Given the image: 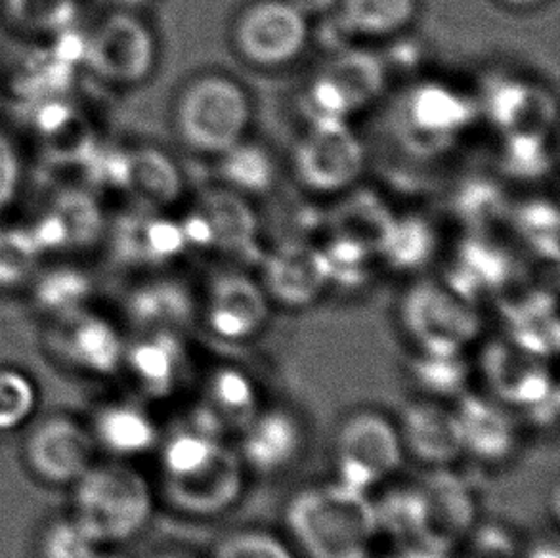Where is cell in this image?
<instances>
[{
	"instance_id": "1",
	"label": "cell",
	"mask_w": 560,
	"mask_h": 558,
	"mask_svg": "<svg viewBox=\"0 0 560 558\" xmlns=\"http://www.w3.org/2000/svg\"><path fill=\"white\" fill-rule=\"evenodd\" d=\"M285 522L308 558H370L378 536L368 491L339 480L299 491L289 501Z\"/></svg>"
},
{
	"instance_id": "2",
	"label": "cell",
	"mask_w": 560,
	"mask_h": 558,
	"mask_svg": "<svg viewBox=\"0 0 560 558\" xmlns=\"http://www.w3.org/2000/svg\"><path fill=\"white\" fill-rule=\"evenodd\" d=\"M243 467L240 455L222 440L189 427L178 430L163 444L161 453L165 498L180 513L211 519L242 498Z\"/></svg>"
},
{
	"instance_id": "3",
	"label": "cell",
	"mask_w": 560,
	"mask_h": 558,
	"mask_svg": "<svg viewBox=\"0 0 560 558\" xmlns=\"http://www.w3.org/2000/svg\"><path fill=\"white\" fill-rule=\"evenodd\" d=\"M253 123V100L237 79L205 71L184 84L175 107L176 137L188 150L219 158L247 138Z\"/></svg>"
},
{
	"instance_id": "4",
	"label": "cell",
	"mask_w": 560,
	"mask_h": 558,
	"mask_svg": "<svg viewBox=\"0 0 560 558\" xmlns=\"http://www.w3.org/2000/svg\"><path fill=\"white\" fill-rule=\"evenodd\" d=\"M153 513V491L127 463L92 465L73 484L71 514L96 544L117 545L137 537Z\"/></svg>"
},
{
	"instance_id": "5",
	"label": "cell",
	"mask_w": 560,
	"mask_h": 558,
	"mask_svg": "<svg viewBox=\"0 0 560 558\" xmlns=\"http://www.w3.org/2000/svg\"><path fill=\"white\" fill-rule=\"evenodd\" d=\"M81 56L89 73L115 89L145 83L160 61V43L142 12L107 10L84 33Z\"/></svg>"
},
{
	"instance_id": "6",
	"label": "cell",
	"mask_w": 560,
	"mask_h": 558,
	"mask_svg": "<svg viewBox=\"0 0 560 558\" xmlns=\"http://www.w3.org/2000/svg\"><path fill=\"white\" fill-rule=\"evenodd\" d=\"M400 324L419 352L429 354H463L482 329L478 306L444 279H419L406 289Z\"/></svg>"
},
{
	"instance_id": "7",
	"label": "cell",
	"mask_w": 560,
	"mask_h": 558,
	"mask_svg": "<svg viewBox=\"0 0 560 558\" xmlns=\"http://www.w3.org/2000/svg\"><path fill=\"white\" fill-rule=\"evenodd\" d=\"M385 61L365 48H341L314 73L303 94L306 121H352L385 92Z\"/></svg>"
},
{
	"instance_id": "8",
	"label": "cell",
	"mask_w": 560,
	"mask_h": 558,
	"mask_svg": "<svg viewBox=\"0 0 560 558\" xmlns=\"http://www.w3.org/2000/svg\"><path fill=\"white\" fill-rule=\"evenodd\" d=\"M365 163L364 142L347 121H306L293 150L296 181L322 197H339L357 188Z\"/></svg>"
},
{
	"instance_id": "9",
	"label": "cell",
	"mask_w": 560,
	"mask_h": 558,
	"mask_svg": "<svg viewBox=\"0 0 560 558\" xmlns=\"http://www.w3.org/2000/svg\"><path fill=\"white\" fill-rule=\"evenodd\" d=\"M311 23L289 0H250L235 14L230 40L250 68H288L311 43Z\"/></svg>"
},
{
	"instance_id": "10",
	"label": "cell",
	"mask_w": 560,
	"mask_h": 558,
	"mask_svg": "<svg viewBox=\"0 0 560 558\" xmlns=\"http://www.w3.org/2000/svg\"><path fill=\"white\" fill-rule=\"evenodd\" d=\"M478 104L442 81L411 86L396 112V130L409 151L439 155L452 148L477 121Z\"/></svg>"
},
{
	"instance_id": "11",
	"label": "cell",
	"mask_w": 560,
	"mask_h": 558,
	"mask_svg": "<svg viewBox=\"0 0 560 558\" xmlns=\"http://www.w3.org/2000/svg\"><path fill=\"white\" fill-rule=\"evenodd\" d=\"M400 432L377 411H357L335 437L337 480L370 491L401 467Z\"/></svg>"
},
{
	"instance_id": "12",
	"label": "cell",
	"mask_w": 560,
	"mask_h": 558,
	"mask_svg": "<svg viewBox=\"0 0 560 558\" xmlns=\"http://www.w3.org/2000/svg\"><path fill=\"white\" fill-rule=\"evenodd\" d=\"M94 452L91 429L61 414L38 421L23 444L31 473L52 486H73L94 465Z\"/></svg>"
},
{
	"instance_id": "13",
	"label": "cell",
	"mask_w": 560,
	"mask_h": 558,
	"mask_svg": "<svg viewBox=\"0 0 560 558\" xmlns=\"http://www.w3.org/2000/svg\"><path fill=\"white\" fill-rule=\"evenodd\" d=\"M180 226L188 247L226 255H242L255 247L258 237L257 214L249 197L224 186L207 191L180 220Z\"/></svg>"
},
{
	"instance_id": "14",
	"label": "cell",
	"mask_w": 560,
	"mask_h": 558,
	"mask_svg": "<svg viewBox=\"0 0 560 558\" xmlns=\"http://www.w3.org/2000/svg\"><path fill=\"white\" fill-rule=\"evenodd\" d=\"M270 301L285 309H308L331 287L324 247L308 242H283L262 260V279Z\"/></svg>"
},
{
	"instance_id": "15",
	"label": "cell",
	"mask_w": 560,
	"mask_h": 558,
	"mask_svg": "<svg viewBox=\"0 0 560 558\" xmlns=\"http://www.w3.org/2000/svg\"><path fill=\"white\" fill-rule=\"evenodd\" d=\"M421 493V528L417 545L450 553L469 534L477 503L463 478L439 467L417 484Z\"/></svg>"
},
{
	"instance_id": "16",
	"label": "cell",
	"mask_w": 560,
	"mask_h": 558,
	"mask_svg": "<svg viewBox=\"0 0 560 558\" xmlns=\"http://www.w3.org/2000/svg\"><path fill=\"white\" fill-rule=\"evenodd\" d=\"M478 114L485 115L501 137L553 135L557 102L541 84L521 77H493L486 84Z\"/></svg>"
},
{
	"instance_id": "17",
	"label": "cell",
	"mask_w": 560,
	"mask_h": 558,
	"mask_svg": "<svg viewBox=\"0 0 560 558\" xmlns=\"http://www.w3.org/2000/svg\"><path fill=\"white\" fill-rule=\"evenodd\" d=\"M270 302L262 283L249 274L222 272L207 287L205 322L220 339H250L268 322Z\"/></svg>"
},
{
	"instance_id": "18",
	"label": "cell",
	"mask_w": 560,
	"mask_h": 558,
	"mask_svg": "<svg viewBox=\"0 0 560 558\" xmlns=\"http://www.w3.org/2000/svg\"><path fill=\"white\" fill-rule=\"evenodd\" d=\"M482 373L495 400L523 411L559 391L547 360L509 340H495L486 347Z\"/></svg>"
},
{
	"instance_id": "19",
	"label": "cell",
	"mask_w": 560,
	"mask_h": 558,
	"mask_svg": "<svg viewBox=\"0 0 560 558\" xmlns=\"http://www.w3.org/2000/svg\"><path fill=\"white\" fill-rule=\"evenodd\" d=\"M258 411L257 388L242 370L219 368L205 383L203 393L189 416V429L222 440L242 434Z\"/></svg>"
},
{
	"instance_id": "20",
	"label": "cell",
	"mask_w": 560,
	"mask_h": 558,
	"mask_svg": "<svg viewBox=\"0 0 560 558\" xmlns=\"http://www.w3.org/2000/svg\"><path fill=\"white\" fill-rule=\"evenodd\" d=\"M56 352L75 370L112 375L122 368L127 342L114 322L86 309L56 319Z\"/></svg>"
},
{
	"instance_id": "21",
	"label": "cell",
	"mask_w": 560,
	"mask_h": 558,
	"mask_svg": "<svg viewBox=\"0 0 560 558\" xmlns=\"http://www.w3.org/2000/svg\"><path fill=\"white\" fill-rule=\"evenodd\" d=\"M114 184L137 209L167 211L183 197L184 176L168 153L152 146L122 151L115 158Z\"/></svg>"
},
{
	"instance_id": "22",
	"label": "cell",
	"mask_w": 560,
	"mask_h": 558,
	"mask_svg": "<svg viewBox=\"0 0 560 558\" xmlns=\"http://www.w3.org/2000/svg\"><path fill=\"white\" fill-rule=\"evenodd\" d=\"M470 234L463 242L447 268V286L463 299L478 306L480 302L501 293L515 279V260L505 247L488 237Z\"/></svg>"
},
{
	"instance_id": "23",
	"label": "cell",
	"mask_w": 560,
	"mask_h": 558,
	"mask_svg": "<svg viewBox=\"0 0 560 558\" xmlns=\"http://www.w3.org/2000/svg\"><path fill=\"white\" fill-rule=\"evenodd\" d=\"M122 368L150 398H168L180 388L188 371V354L176 333H140L127 342Z\"/></svg>"
},
{
	"instance_id": "24",
	"label": "cell",
	"mask_w": 560,
	"mask_h": 558,
	"mask_svg": "<svg viewBox=\"0 0 560 558\" xmlns=\"http://www.w3.org/2000/svg\"><path fill=\"white\" fill-rule=\"evenodd\" d=\"M398 432L404 452L432 467H446L463 455L457 414L434 402H413L406 406Z\"/></svg>"
},
{
	"instance_id": "25",
	"label": "cell",
	"mask_w": 560,
	"mask_h": 558,
	"mask_svg": "<svg viewBox=\"0 0 560 558\" xmlns=\"http://www.w3.org/2000/svg\"><path fill=\"white\" fill-rule=\"evenodd\" d=\"M115 253L130 266H163L188 249L180 220L137 209L115 230Z\"/></svg>"
},
{
	"instance_id": "26",
	"label": "cell",
	"mask_w": 560,
	"mask_h": 558,
	"mask_svg": "<svg viewBox=\"0 0 560 558\" xmlns=\"http://www.w3.org/2000/svg\"><path fill=\"white\" fill-rule=\"evenodd\" d=\"M46 255L52 251L89 247L104 232V219L96 199L79 191L52 197L35 224H31Z\"/></svg>"
},
{
	"instance_id": "27",
	"label": "cell",
	"mask_w": 560,
	"mask_h": 558,
	"mask_svg": "<svg viewBox=\"0 0 560 558\" xmlns=\"http://www.w3.org/2000/svg\"><path fill=\"white\" fill-rule=\"evenodd\" d=\"M463 453L482 463L509 460L518 444L515 419L500 404L478 394H462L457 404Z\"/></svg>"
},
{
	"instance_id": "28",
	"label": "cell",
	"mask_w": 560,
	"mask_h": 558,
	"mask_svg": "<svg viewBox=\"0 0 560 558\" xmlns=\"http://www.w3.org/2000/svg\"><path fill=\"white\" fill-rule=\"evenodd\" d=\"M303 445V430L285 409L258 411L243 429L240 460L258 475H276L288 468Z\"/></svg>"
},
{
	"instance_id": "29",
	"label": "cell",
	"mask_w": 560,
	"mask_h": 558,
	"mask_svg": "<svg viewBox=\"0 0 560 558\" xmlns=\"http://www.w3.org/2000/svg\"><path fill=\"white\" fill-rule=\"evenodd\" d=\"M127 314L140 333L180 335L194 322L196 299L176 279H152L130 293Z\"/></svg>"
},
{
	"instance_id": "30",
	"label": "cell",
	"mask_w": 560,
	"mask_h": 558,
	"mask_svg": "<svg viewBox=\"0 0 560 558\" xmlns=\"http://www.w3.org/2000/svg\"><path fill=\"white\" fill-rule=\"evenodd\" d=\"M394 220L393 211L375 194L352 188L339 196L329 217V234L335 240L372 251L381 258Z\"/></svg>"
},
{
	"instance_id": "31",
	"label": "cell",
	"mask_w": 560,
	"mask_h": 558,
	"mask_svg": "<svg viewBox=\"0 0 560 558\" xmlns=\"http://www.w3.org/2000/svg\"><path fill=\"white\" fill-rule=\"evenodd\" d=\"M91 434L96 447L117 460H130L150 452L160 440L152 416L130 402H112L92 419Z\"/></svg>"
},
{
	"instance_id": "32",
	"label": "cell",
	"mask_w": 560,
	"mask_h": 558,
	"mask_svg": "<svg viewBox=\"0 0 560 558\" xmlns=\"http://www.w3.org/2000/svg\"><path fill=\"white\" fill-rule=\"evenodd\" d=\"M508 340L544 360L559 352L560 329L557 299L547 291H532L503 310Z\"/></svg>"
},
{
	"instance_id": "33",
	"label": "cell",
	"mask_w": 560,
	"mask_h": 558,
	"mask_svg": "<svg viewBox=\"0 0 560 558\" xmlns=\"http://www.w3.org/2000/svg\"><path fill=\"white\" fill-rule=\"evenodd\" d=\"M419 7V0H341L334 18L347 37L385 40L406 33L416 22Z\"/></svg>"
},
{
	"instance_id": "34",
	"label": "cell",
	"mask_w": 560,
	"mask_h": 558,
	"mask_svg": "<svg viewBox=\"0 0 560 558\" xmlns=\"http://www.w3.org/2000/svg\"><path fill=\"white\" fill-rule=\"evenodd\" d=\"M30 286L37 309L54 322L83 312L91 302V278L75 266H56L52 270L40 268Z\"/></svg>"
},
{
	"instance_id": "35",
	"label": "cell",
	"mask_w": 560,
	"mask_h": 558,
	"mask_svg": "<svg viewBox=\"0 0 560 558\" xmlns=\"http://www.w3.org/2000/svg\"><path fill=\"white\" fill-rule=\"evenodd\" d=\"M217 159L222 186L234 189L242 196H262L276 182L272 155L258 143L242 140Z\"/></svg>"
},
{
	"instance_id": "36",
	"label": "cell",
	"mask_w": 560,
	"mask_h": 558,
	"mask_svg": "<svg viewBox=\"0 0 560 558\" xmlns=\"http://www.w3.org/2000/svg\"><path fill=\"white\" fill-rule=\"evenodd\" d=\"M2 7L8 20L23 33L58 38L75 27L81 0H2Z\"/></svg>"
},
{
	"instance_id": "37",
	"label": "cell",
	"mask_w": 560,
	"mask_h": 558,
	"mask_svg": "<svg viewBox=\"0 0 560 558\" xmlns=\"http://www.w3.org/2000/svg\"><path fill=\"white\" fill-rule=\"evenodd\" d=\"M436 249L439 237L431 222L421 217H396L381 260L398 272H417L431 263Z\"/></svg>"
},
{
	"instance_id": "38",
	"label": "cell",
	"mask_w": 560,
	"mask_h": 558,
	"mask_svg": "<svg viewBox=\"0 0 560 558\" xmlns=\"http://www.w3.org/2000/svg\"><path fill=\"white\" fill-rule=\"evenodd\" d=\"M45 257L33 228L0 224V291L30 286Z\"/></svg>"
},
{
	"instance_id": "39",
	"label": "cell",
	"mask_w": 560,
	"mask_h": 558,
	"mask_svg": "<svg viewBox=\"0 0 560 558\" xmlns=\"http://www.w3.org/2000/svg\"><path fill=\"white\" fill-rule=\"evenodd\" d=\"M454 212L470 234H490L495 224L509 219L511 204L500 184L470 178L455 194Z\"/></svg>"
},
{
	"instance_id": "40",
	"label": "cell",
	"mask_w": 560,
	"mask_h": 558,
	"mask_svg": "<svg viewBox=\"0 0 560 558\" xmlns=\"http://www.w3.org/2000/svg\"><path fill=\"white\" fill-rule=\"evenodd\" d=\"M518 240L541 260H559V211L547 199H528L511 205L509 219Z\"/></svg>"
},
{
	"instance_id": "41",
	"label": "cell",
	"mask_w": 560,
	"mask_h": 558,
	"mask_svg": "<svg viewBox=\"0 0 560 558\" xmlns=\"http://www.w3.org/2000/svg\"><path fill=\"white\" fill-rule=\"evenodd\" d=\"M501 138V165L513 178L538 181L553 168V135H511Z\"/></svg>"
},
{
	"instance_id": "42",
	"label": "cell",
	"mask_w": 560,
	"mask_h": 558,
	"mask_svg": "<svg viewBox=\"0 0 560 558\" xmlns=\"http://www.w3.org/2000/svg\"><path fill=\"white\" fill-rule=\"evenodd\" d=\"M411 373L417 385L440 398L462 396L469 381V365L463 354L421 352L411 363Z\"/></svg>"
},
{
	"instance_id": "43",
	"label": "cell",
	"mask_w": 560,
	"mask_h": 558,
	"mask_svg": "<svg viewBox=\"0 0 560 558\" xmlns=\"http://www.w3.org/2000/svg\"><path fill=\"white\" fill-rule=\"evenodd\" d=\"M38 388L35 381L18 368H0V432L22 429L35 416Z\"/></svg>"
},
{
	"instance_id": "44",
	"label": "cell",
	"mask_w": 560,
	"mask_h": 558,
	"mask_svg": "<svg viewBox=\"0 0 560 558\" xmlns=\"http://www.w3.org/2000/svg\"><path fill=\"white\" fill-rule=\"evenodd\" d=\"M378 532L416 544L421 528V493L416 486L398 488L375 503Z\"/></svg>"
},
{
	"instance_id": "45",
	"label": "cell",
	"mask_w": 560,
	"mask_h": 558,
	"mask_svg": "<svg viewBox=\"0 0 560 558\" xmlns=\"http://www.w3.org/2000/svg\"><path fill=\"white\" fill-rule=\"evenodd\" d=\"M100 547L73 514L50 522L38 539L40 558H98Z\"/></svg>"
},
{
	"instance_id": "46",
	"label": "cell",
	"mask_w": 560,
	"mask_h": 558,
	"mask_svg": "<svg viewBox=\"0 0 560 558\" xmlns=\"http://www.w3.org/2000/svg\"><path fill=\"white\" fill-rule=\"evenodd\" d=\"M25 182V161L15 138L0 127V219L18 201Z\"/></svg>"
},
{
	"instance_id": "47",
	"label": "cell",
	"mask_w": 560,
	"mask_h": 558,
	"mask_svg": "<svg viewBox=\"0 0 560 558\" xmlns=\"http://www.w3.org/2000/svg\"><path fill=\"white\" fill-rule=\"evenodd\" d=\"M212 558H295L278 537L265 532H237L214 549Z\"/></svg>"
},
{
	"instance_id": "48",
	"label": "cell",
	"mask_w": 560,
	"mask_h": 558,
	"mask_svg": "<svg viewBox=\"0 0 560 558\" xmlns=\"http://www.w3.org/2000/svg\"><path fill=\"white\" fill-rule=\"evenodd\" d=\"M559 402H560V393L551 394L549 398H546L544 402H539L536 406H532L530 409H526L524 414L528 416L534 425H538V427H549V425H553L557 421V417H559Z\"/></svg>"
},
{
	"instance_id": "49",
	"label": "cell",
	"mask_w": 560,
	"mask_h": 558,
	"mask_svg": "<svg viewBox=\"0 0 560 558\" xmlns=\"http://www.w3.org/2000/svg\"><path fill=\"white\" fill-rule=\"evenodd\" d=\"M289 2L312 22V20L331 18L341 0H289Z\"/></svg>"
},
{
	"instance_id": "50",
	"label": "cell",
	"mask_w": 560,
	"mask_h": 558,
	"mask_svg": "<svg viewBox=\"0 0 560 558\" xmlns=\"http://www.w3.org/2000/svg\"><path fill=\"white\" fill-rule=\"evenodd\" d=\"M393 558H450L447 557V553L436 551V549H431V547H424V545L413 544L408 549H404V551L398 553L396 557Z\"/></svg>"
},
{
	"instance_id": "51",
	"label": "cell",
	"mask_w": 560,
	"mask_h": 558,
	"mask_svg": "<svg viewBox=\"0 0 560 558\" xmlns=\"http://www.w3.org/2000/svg\"><path fill=\"white\" fill-rule=\"evenodd\" d=\"M107 10H129V12H142L152 0H102Z\"/></svg>"
},
{
	"instance_id": "52",
	"label": "cell",
	"mask_w": 560,
	"mask_h": 558,
	"mask_svg": "<svg viewBox=\"0 0 560 558\" xmlns=\"http://www.w3.org/2000/svg\"><path fill=\"white\" fill-rule=\"evenodd\" d=\"M498 2L511 10H534V8L546 4L547 0H498Z\"/></svg>"
},
{
	"instance_id": "53",
	"label": "cell",
	"mask_w": 560,
	"mask_h": 558,
	"mask_svg": "<svg viewBox=\"0 0 560 558\" xmlns=\"http://www.w3.org/2000/svg\"><path fill=\"white\" fill-rule=\"evenodd\" d=\"M528 558H560L559 547L555 544H541L532 549Z\"/></svg>"
},
{
	"instance_id": "54",
	"label": "cell",
	"mask_w": 560,
	"mask_h": 558,
	"mask_svg": "<svg viewBox=\"0 0 560 558\" xmlns=\"http://www.w3.org/2000/svg\"><path fill=\"white\" fill-rule=\"evenodd\" d=\"M152 558H184V557H178V555H158V557H152Z\"/></svg>"
}]
</instances>
